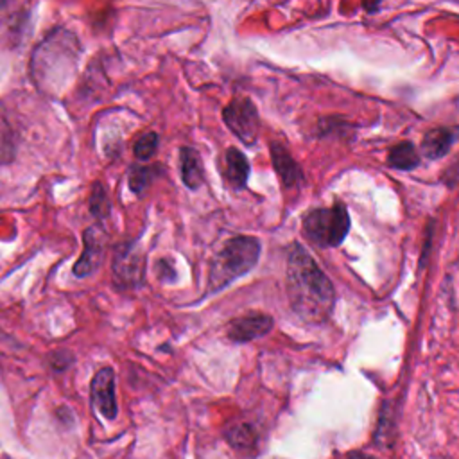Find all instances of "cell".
<instances>
[{"label":"cell","instance_id":"16","mask_svg":"<svg viewBox=\"0 0 459 459\" xmlns=\"http://www.w3.org/2000/svg\"><path fill=\"white\" fill-rule=\"evenodd\" d=\"M88 208H90V213L102 221L106 219L109 213H111V203H109V195L104 188L102 183H93L91 186V192H90V197H88Z\"/></svg>","mask_w":459,"mask_h":459},{"label":"cell","instance_id":"10","mask_svg":"<svg viewBox=\"0 0 459 459\" xmlns=\"http://www.w3.org/2000/svg\"><path fill=\"white\" fill-rule=\"evenodd\" d=\"M271 158L276 174L285 186H294L301 179V170L287 149L280 143H271Z\"/></svg>","mask_w":459,"mask_h":459},{"label":"cell","instance_id":"17","mask_svg":"<svg viewBox=\"0 0 459 459\" xmlns=\"http://www.w3.org/2000/svg\"><path fill=\"white\" fill-rule=\"evenodd\" d=\"M158 143H160V138L156 133L152 131H147L143 134H140L133 145V152L138 160L145 161V160H151L154 154H156V149H158Z\"/></svg>","mask_w":459,"mask_h":459},{"label":"cell","instance_id":"4","mask_svg":"<svg viewBox=\"0 0 459 459\" xmlns=\"http://www.w3.org/2000/svg\"><path fill=\"white\" fill-rule=\"evenodd\" d=\"M350 230V217L341 201L330 208H316L303 219L305 235L321 247L339 246Z\"/></svg>","mask_w":459,"mask_h":459},{"label":"cell","instance_id":"8","mask_svg":"<svg viewBox=\"0 0 459 459\" xmlns=\"http://www.w3.org/2000/svg\"><path fill=\"white\" fill-rule=\"evenodd\" d=\"M90 393H91V402L95 409L106 420H115L118 414V403H117V393H115V371L109 366L100 368L93 375Z\"/></svg>","mask_w":459,"mask_h":459},{"label":"cell","instance_id":"15","mask_svg":"<svg viewBox=\"0 0 459 459\" xmlns=\"http://www.w3.org/2000/svg\"><path fill=\"white\" fill-rule=\"evenodd\" d=\"M161 169L158 165H133L127 172V185L133 194H142L149 185L160 176Z\"/></svg>","mask_w":459,"mask_h":459},{"label":"cell","instance_id":"7","mask_svg":"<svg viewBox=\"0 0 459 459\" xmlns=\"http://www.w3.org/2000/svg\"><path fill=\"white\" fill-rule=\"evenodd\" d=\"M106 242H108V237H106L104 230H100L99 226H90L84 230V233H82L84 247H82L79 260L74 265V274L77 278H86L99 269V265L104 258Z\"/></svg>","mask_w":459,"mask_h":459},{"label":"cell","instance_id":"21","mask_svg":"<svg viewBox=\"0 0 459 459\" xmlns=\"http://www.w3.org/2000/svg\"><path fill=\"white\" fill-rule=\"evenodd\" d=\"M271 459H278V457H271Z\"/></svg>","mask_w":459,"mask_h":459},{"label":"cell","instance_id":"14","mask_svg":"<svg viewBox=\"0 0 459 459\" xmlns=\"http://www.w3.org/2000/svg\"><path fill=\"white\" fill-rule=\"evenodd\" d=\"M387 163L398 170H411V169L418 167L420 154L411 142H400L389 151Z\"/></svg>","mask_w":459,"mask_h":459},{"label":"cell","instance_id":"13","mask_svg":"<svg viewBox=\"0 0 459 459\" xmlns=\"http://www.w3.org/2000/svg\"><path fill=\"white\" fill-rule=\"evenodd\" d=\"M450 145H452V133L445 127H436L423 134L421 152L429 160H437L448 152Z\"/></svg>","mask_w":459,"mask_h":459},{"label":"cell","instance_id":"5","mask_svg":"<svg viewBox=\"0 0 459 459\" xmlns=\"http://www.w3.org/2000/svg\"><path fill=\"white\" fill-rule=\"evenodd\" d=\"M230 131L246 145L255 143L258 134V113L249 99H233L222 111Z\"/></svg>","mask_w":459,"mask_h":459},{"label":"cell","instance_id":"1","mask_svg":"<svg viewBox=\"0 0 459 459\" xmlns=\"http://www.w3.org/2000/svg\"><path fill=\"white\" fill-rule=\"evenodd\" d=\"M287 294L296 316L307 323H323L333 308L335 292L328 276L299 244L287 256Z\"/></svg>","mask_w":459,"mask_h":459},{"label":"cell","instance_id":"6","mask_svg":"<svg viewBox=\"0 0 459 459\" xmlns=\"http://www.w3.org/2000/svg\"><path fill=\"white\" fill-rule=\"evenodd\" d=\"M143 260L134 244L126 242L115 249L113 255V280L120 289L136 287L142 281Z\"/></svg>","mask_w":459,"mask_h":459},{"label":"cell","instance_id":"12","mask_svg":"<svg viewBox=\"0 0 459 459\" xmlns=\"http://www.w3.org/2000/svg\"><path fill=\"white\" fill-rule=\"evenodd\" d=\"M224 178L231 188H242L249 178L247 158L233 147L224 154Z\"/></svg>","mask_w":459,"mask_h":459},{"label":"cell","instance_id":"11","mask_svg":"<svg viewBox=\"0 0 459 459\" xmlns=\"http://www.w3.org/2000/svg\"><path fill=\"white\" fill-rule=\"evenodd\" d=\"M179 170H181V179L183 183L190 188L195 190L203 183V163L195 149L192 147H181L179 149Z\"/></svg>","mask_w":459,"mask_h":459},{"label":"cell","instance_id":"20","mask_svg":"<svg viewBox=\"0 0 459 459\" xmlns=\"http://www.w3.org/2000/svg\"><path fill=\"white\" fill-rule=\"evenodd\" d=\"M348 459H373L371 455H366V454H359V452H355V454H350L348 455Z\"/></svg>","mask_w":459,"mask_h":459},{"label":"cell","instance_id":"18","mask_svg":"<svg viewBox=\"0 0 459 459\" xmlns=\"http://www.w3.org/2000/svg\"><path fill=\"white\" fill-rule=\"evenodd\" d=\"M61 355H63V350H57V351L50 353V364H52V366H54V369H57V371L65 369V368L74 360V357H72V355H66L65 359H63Z\"/></svg>","mask_w":459,"mask_h":459},{"label":"cell","instance_id":"19","mask_svg":"<svg viewBox=\"0 0 459 459\" xmlns=\"http://www.w3.org/2000/svg\"><path fill=\"white\" fill-rule=\"evenodd\" d=\"M382 0H362V4H364V9H368V11H375L377 7H378V4H380Z\"/></svg>","mask_w":459,"mask_h":459},{"label":"cell","instance_id":"9","mask_svg":"<svg viewBox=\"0 0 459 459\" xmlns=\"http://www.w3.org/2000/svg\"><path fill=\"white\" fill-rule=\"evenodd\" d=\"M273 326V319L265 314H247L237 317L228 326V335L235 342H246L267 333Z\"/></svg>","mask_w":459,"mask_h":459},{"label":"cell","instance_id":"3","mask_svg":"<svg viewBox=\"0 0 459 459\" xmlns=\"http://www.w3.org/2000/svg\"><path fill=\"white\" fill-rule=\"evenodd\" d=\"M260 255V242L253 237H233L224 242L222 249L215 255L210 274L208 285L210 290H219L237 280L238 276L251 271Z\"/></svg>","mask_w":459,"mask_h":459},{"label":"cell","instance_id":"2","mask_svg":"<svg viewBox=\"0 0 459 459\" xmlns=\"http://www.w3.org/2000/svg\"><path fill=\"white\" fill-rule=\"evenodd\" d=\"M79 54L81 47L77 38L65 29H54L32 54V81L39 90L61 91L75 72Z\"/></svg>","mask_w":459,"mask_h":459}]
</instances>
